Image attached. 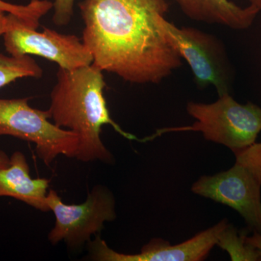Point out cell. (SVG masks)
<instances>
[{
    "instance_id": "obj_6",
    "label": "cell",
    "mask_w": 261,
    "mask_h": 261,
    "mask_svg": "<svg viewBox=\"0 0 261 261\" xmlns=\"http://www.w3.org/2000/svg\"><path fill=\"white\" fill-rule=\"evenodd\" d=\"M47 203L56 217L48 234L51 245L64 242L70 250H78L99 234L106 222L116 219V200L112 192L97 185L91 190L83 203L68 205L58 192L49 190Z\"/></svg>"
},
{
    "instance_id": "obj_11",
    "label": "cell",
    "mask_w": 261,
    "mask_h": 261,
    "mask_svg": "<svg viewBox=\"0 0 261 261\" xmlns=\"http://www.w3.org/2000/svg\"><path fill=\"white\" fill-rule=\"evenodd\" d=\"M188 18L216 23L234 30L251 27L260 10L253 5L241 8L229 0H174Z\"/></svg>"
},
{
    "instance_id": "obj_18",
    "label": "cell",
    "mask_w": 261,
    "mask_h": 261,
    "mask_svg": "<svg viewBox=\"0 0 261 261\" xmlns=\"http://www.w3.org/2000/svg\"><path fill=\"white\" fill-rule=\"evenodd\" d=\"M246 242L258 251L261 260V233H254L251 237L246 236Z\"/></svg>"
},
{
    "instance_id": "obj_10",
    "label": "cell",
    "mask_w": 261,
    "mask_h": 261,
    "mask_svg": "<svg viewBox=\"0 0 261 261\" xmlns=\"http://www.w3.org/2000/svg\"><path fill=\"white\" fill-rule=\"evenodd\" d=\"M49 180L33 178L27 158L16 151L10 157L9 165L0 169V197H8L34 208L49 212L47 203Z\"/></svg>"
},
{
    "instance_id": "obj_14",
    "label": "cell",
    "mask_w": 261,
    "mask_h": 261,
    "mask_svg": "<svg viewBox=\"0 0 261 261\" xmlns=\"http://www.w3.org/2000/svg\"><path fill=\"white\" fill-rule=\"evenodd\" d=\"M53 8V3L49 0H31L25 5H15L0 0V10L21 17L37 29L41 18Z\"/></svg>"
},
{
    "instance_id": "obj_20",
    "label": "cell",
    "mask_w": 261,
    "mask_h": 261,
    "mask_svg": "<svg viewBox=\"0 0 261 261\" xmlns=\"http://www.w3.org/2000/svg\"><path fill=\"white\" fill-rule=\"evenodd\" d=\"M250 2V5L256 7L261 11V0H248Z\"/></svg>"
},
{
    "instance_id": "obj_2",
    "label": "cell",
    "mask_w": 261,
    "mask_h": 261,
    "mask_svg": "<svg viewBox=\"0 0 261 261\" xmlns=\"http://www.w3.org/2000/svg\"><path fill=\"white\" fill-rule=\"evenodd\" d=\"M103 71L93 63L74 70L59 68L57 82L50 94L49 118L57 126L78 136L79 149L75 159L82 162L111 163L113 154L101 139V130L110 125L122 137L139 140L113 121L104 96Z\"/></svg>"
},
{
    "instance_id": "obj_8",
    "label": "cell",
    "mask_w": 261,
    "mask_h": 261,
    "mask_svg": "<svg viewBox=\"0 0 261 261\" xmlns=\"http://www.w3.org/2000/svg\"><path fill=\"white\" fill-rule=\"evenodd\" d=\"M261 185L247 168L235 163L228 171L202 176L192 191L238 211L254 233H261Z\"/></svg>"
},
{
    "instance_id": "obj_15",
    "label": "cell",
    "mask_w": 261,
    "mask_h": 261,
    "mask_svg": "<svg viewBox=\"0 0 261 261\" xmlns=\"http://www.w3.org/2000/svg\"><path fill=\"white\" fill-rule=\"evenodd\" d=\"M233 152L236 163L247 168L261 185V143L255 142L246 148Z\"/></svg>"
},
{
    "instance_id": "obj_19",
    "label": "cell",
    "mask_w": 261,
    "mask_h": 261,
    "mask_svg": "<svg viewBox=\"0 0 261 261\" xmlns=\"http://www.w3.org/2000/svg\"><path fill=\"white\" fill-rule=\"evenodd\" d=\"M10 157L4 151L0 149V169L6 168L9 165Z\"/></svg>"
},
{
    "instance_id": "obj_12",
    "label": "cell",
    "mask_w": 261,
    "mask_h": 261,
    "mask_svg": "<svg viewBox=\"0 0 261 261\" xmlns=\"http://www.w3.org/2000/svg\"><path fill=\"white\" fill-rule=\"evenodd\" d=\"M43 70L30 56H7L0 53V89L23 78L39 79Z\"/></svg>"
},
{
    "instance_id": "obj_5",
    "label": "cell",
    "mask_w": 261,
    "mask_h": 261,
    "mask_svg": "<svg viewBox=\"0 0 261 261\" xmlns=\"http://www.w3.org/2000/svg\"><path fill=\"white\" fill-rule=\"evenodd\" d=\"M158 27L165 39L191 68L200 87L214 86L219 95L229 93L233 70L226 48L217 37L192 27L178 28L159 17Z\"/></svg>"
},
{
    "instance_id": "obj_13",
    "label": "cell",
    "mask_w": 261,
    "mask_h": 261,
    "mask_svg": "<svg viewBox=\"0 0 261 261\" xmlns=\"http://www.w3.org/2000/svg\"><path fill=\"white\" fill-rule=\"evenodd\" d=\"M246 236L245 233L240 234L236 228L228 224L220 234L217 245L229 254L231 260H260L258 251L247 243Z\"/></svg>"
},
{
    "instance_id": "obj_7",
    "label": "cell",
    "mask_w": 261,
    "mask_h": 261,
    "mask_svg": "<svg viewBox=\"0 0 261 261\" xmlns=\"http://www.w3.org/2000/svg\"><path fill=\"white\" fill-rule=\"evenodd\" d=\"M23 18H19L3 34L10 56H37L57 63L59 68L74 70L93 63L92 53L83 41L72 34H63L48 28L39 32Z\"/></svg>"
},
{
    "instance_id": "obj_3",
    "label": "cell",
    "mask_w": 261,
    "mask_h": 261,
    "mask_svg": "<svg viewBox=\"0 0 261 261\" xmlns=\"http://www.w3.org/2000/svg\"><path fill=\"white\" fill-rule=\"evenodd\" d=\"M187 111L196 119L192 126L161 128L145 142L168 132H199L206 140L235 152L255 143L261 132V108L252 102L240 104L229 93L210 104L188 102Z\"/></svg>"
},
{
    "instance_id": "obj_17",
    "label": "cell",
    "mask_w": 261,
    "mask_h": 261,
    "mask_svg": "<svg viewBox=\"0 0 261 261\" xmlns=\"http://www.w3.org/2000/svg\"><path fill=\"white\" fill-rule=\"evenodd\" d=\"M19 18H22L0 10V36H3L5 32H8V29L11 28Z\"/></svg>"
},
{
    "instance_id": "obj_9",
    "label": "cell",
    "mask_w": 261,
    "mask_h": 261,
    "mask_svg": "<svg viewBox=\"0 0 261 261\" xmlns=\"http://www.w3.org/2000/svg\"><path fill=\"white\" fill-rule=\"evenodd\" d=\"M228 223L224 219L219 224L202 231L195 237L171 245L161 239H153L142 247L137 254H125L114 251L102 240L100 235L94 236L87 243L89 257L97 261H199L203 260L215 245L220 234Z\"/></svg>"
},
{
    "instance_id": "obj_1",
    "label": "cell",
    "mask_w": 261,
    "mask_h": 261,
    "mask_svg": "<svg viewBox=\"0 0 261 261\" xmlns=\"http://www.w3.org/2000/svg\"><path fill=\"white\" fill-rule=\"evenodd\" d=\"M82 41L93 64L132 84H159L182 65L158 27L166 0H83Z\"/></svg>"
},
{
    "instance_id": "obj_16",
    "label": "cell",
    "mask_w": 261,
    "mask_h": 261,
    "mask_svg": "<svg viewBox=\"0 0 261 261\" xmlns=\"http://www.w3.org/2000/svg\"><path fill=\"white\" fill-rule=\"evenodd\" d=\"M75 0H54L53 23L58 27H65L70 23L73 15Z\"/></svg>"
},
{
    "instance_id": "obj_4",
    "label": "cell",
    "mask_w": 261,
    "mask_h": 261,
    "mask_svg": "<svg viewBox=\"0 0 261 261\" xmlns=\"http://www.w3.org/2000/svg\"><path fill=\"white\" fill-rule=\"evenodd\" d=\"M29 98H0V137L10 136L35 145L39 159L49 166L60 155L75 159L78 136L49 121L47 111L29 106Z\"/></svg>"
}]
</instances>
